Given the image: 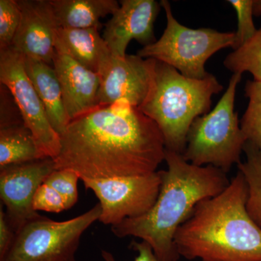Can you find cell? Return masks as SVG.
<instances>
[{
    "mask_svg": "<svg viewBox=\"0 0 261 261\" xmlns=\"http://www.w3.org/2000/svg\"><path fill=\"white\" fill-rule=\"evenodd\" d=\"M60 137L56 169L72 170L80 179L148 176L165 161L159 127L129 105L99 106L72 120Z\"/></svg>",
    "mask_w": 261,
    "mask_h": 261,
    "instance_id": "6da1fadb",
    "label": "cell"
},
{
    "mask_svg": "<svg viewBox=\"0 0 261 261\" xmlns=\"http://www.w3.org/2000/svg\"><path fill=\"white\" fill-rule=\"evenodd\" d=\"M168 169L159 171L157 200L146 214L111 226L117 238L135 237L148 243L159 259L178 261L174 244L178 228L201 201L219 195L229 185L226 173L213 166L189 163L181 154L166 149Z\"/></svg>",
    "mask_w": 261,
    "mask_h": 261,
    "instance_id": "7a4b0ae2",
    "label": "cell"
},
{
    "mask_svg": "<svg viewBox=\"0 0 261 261\" xmlns=\"http://www.w3.org/2000/svg\"><path fill=\"white\" fill-rule=\"evenodd\" d=\"M247 185L238 171L219 195L199 202L174 238L188 260L261 261V228L246 210Z\"/></svg>",
    "mask_w": 261,
    "mask_h": 261,
    "instance_id": "3957f363",
    "label": "cell"
},
{
    "mask_svg": "<svg viewBox=\"0 0 261 261\" xmlns=\"http://www.w3.org/2000/svg\"><path fill=\"white\" fill-rule=\"evenodd\" d=\"M222 90L211 73L203 80H192L155 60L150 90L138 108L159 127L166 149L182 154L192 123L210 112L213 96Z\"/></svg>",
    "mask_w": 261,
    "mask_h": 261,
    "instance_id": "277c9868",
    "label": "cell"
},
{
    "mask_svg": "<svg viewBox=\"0 0 261 261\" xmlns=\"http://www.w3.org/2000/svg\"><path fill=\"white\" fill-rule=\"evenodd\" d=\"M242 74L233 73L226 92L214 109L196 118L187 137L182 156L192 164L213 166L228 173L240 164L247 142L234 111L237 87Z\"/></svg>",
    "mask_w": 261,
    "mask_h": 261,
    "instance_id": "5b68a950",
    "label": "cell"
},
{
    "mask_svg": "<svg viewBox=\"0 0 261 261\" xmlns=\"http://www.w3.org/2000/svg\"><path fill=\"white\" fill-rule=\"evenodd\" d=\"M160 3L166 13V29L159 39L142 47L137 56L163 62L187 78L203 80L210 74L205 70L206 62L221 49L233 47L235 32L188 28L174 18L169 2Z\"/></svg>",
    "mask_w": 261,
    "mask_h": 261,
    "instance_id": "8992f818",
    "label": "cell"
},
{
    "mask_svg": "<svg viewBox=\"0 0 261 261\" xmlns=\"http://www.w3.org/2000/svg\"><path fill=\"white\" fill-rule=\"evenodd\" d=\"M100 215L99 203L68 221H55L41 215L15 232L11 247L0 261H75L82 234Z\"/></svg>",
    "mask_w": 261,
    "mask_h": 261,
    "instance_id": "52a82bcc",
    "label": "cell"
},
{
    "mask_svg": "<svg viewBox=\"0 0 261 261\" xmlns=\"http://www.w3.org/2000/svg\"><path fill=\"white\" fill-rule=\"evenodd\" d=\"M0 82L14 98L24 124L48 158L56 159L61 151V137L54 130L40 98L24 68V56L13 47L0 49Z\"/></svg>",
    "mask_w": 261,
    "mask_h": 261,
    "instance_id": "ba28073f",
    "label": "cell"
},
{
    "mask_svg": "<svg viewBox=\"0 0 261 261\" xmlns=\"http://www.w3.org/2000/svg\"><path fill=\"white\" fill-rule=\"evenodd\" d=\"M81 180L99 201V221L111 226L146 214L157 200L161 185L159 171L145 176Z\"/></svg>",
    "mask_w": 261,
    "mask_h": 261,
    "instance_id": "9c48e42d",
    "label": "cell"
},
{
    "mask_svg": "<svg viewBox=\"0 0 261 261\" xmlns=\"http://www.w3.org/2000/svg\"><path fill=\"white\" fill-rule=\"evenodd\" d=\"M55 170L56 162L51 158L0 168V198L15 232L41 216L34 211L33 200L38 188Z\"/></svg>",
    "mask_w": 261,
    "mask_h": 261,
    "instance_id": "30bf717a",
    "label": "cell"
},
{
    "mask_svg": "<svg viewBox=\"0 0 261 261\" xmlns=\"http://www.w3.org/2000/svg\"><path fill=\"white\" fill-rule=\"evenodd\" d=\"M155 60L137 55L113 56L98 92V106L127 104L140 108L148 95Z\"/></svg>",
    "mask_w": 261,
    "mask_h": 261,
    "instance_id": "8fae6325",
    "label": "cell"
},
{
    "mask_svg": "<svg viewBox=\"0 0 261 261\" xmlns=\"http://www.w3.org/2000/svg\"><path fill=\"white\" fill-rule=\"evenodd\" d=\"M20 20L11 47L24 57L53 65L59 29L50 0H18Z\"/></svg>",
    "mask_w": 261,
    "mask_h": 261,
    "instance_id": "7c38bea8",
    "label": "cell"
},
{
    "mask_svg": "<svg viewBox=\"0 0 261 261\" xmlns=\"http://www.w3.org/2000/svg\"><path fill=\"white\" fill-rule=\"evenodd\" d=\"M105 25L102 37L113 56L124 57L132 40L143 45L156 42L154 24L161 11L155 0H122Z\"/></svg>",
    "mask_w": 261,
    "mask_h": 261,
    "instance_id": "4fadbf2b",
    "label": "cell"
},
{
    "mask_svg": "<svg viewBox=\"0 0 261 261\" xmlns=\"http://www.w3.org/2000/svg\"><path fill=\"white\" fill-rule=\"evenodd\" d=\"M53 66L61 84L65 111L70 121L99 107L100 75L58 48H56Z\"/></svg>",
    "mask_w": 261,
    "mask_h": 261,
    "instance_id": "5bb4252c",
    "label": "cell"
},
{
    "mask_svg": "<svg viewBox=\"0 0 261 261\" xmlns=\"http://www.w3.org/2000/svg\"><path fill=\"white\" fill-rule=\"evenodd\" d=\"M56 48L101 77L109 68L113 58L97 29L59 28Z\"/></svg>",
    "mask_w": 261,
    "mask_h": 261,
    "instance_id": "9a60e30c",
    "label": "cell"
},
{
    "mask_svg": "<svg viewBox=\"0 0 261 261\" xmlns=\"http://www.w3.org/2000/svg\"><path fill=\"white\" fill-rule=\"evenodd\" d=\"M24 68L45 108L51 126L61 136L71 121L65 111L56 70L53 65L27 57H24Z\"/></svg>",
    "mask_w": 261,
    "mask_h": 261,
    "instance_id": "2e32d148",
    "label": "cell"
},
{
    "mask_svg": "<svg viewBox=\"0 0 261 261\" xmlns=\"http://www.w3.org/2000/svg\"><path fill=\"white\" fill-rule=\"evenodd\" d=\"M59 28H102L100 19L119 8L116 0H50Z\"/></svg>",
    "mask_w": 261,
    "mask_h": 261,
    "instance_id": "e0dca14e",
    "label": "cell"
},
{
    "mask_svg": "<svg viewBox=\"0 0 261 261\" xmlns=\"http://www.w3.org/2000/svg\"><path fill=\"white\" fill-rule=\"evenodd\" d=\"M46 158L24 123L0 128V168Z\"/></svg>",
    "mask_w": 261,
    "mask_h": 261,
    "instance_id": "ac0fdd59",
    "label": "cell"
},
{
    "mask_svg": "<svg viewBox=\"0 0 261 261\" xmlns=\"http://www.w3.org/2000/svg\"><path fill=\"white\" fill-rule=\"evenodd\" d=\"M243 152L246 161L238 166L247 185L246 210L252 221L261 228V150L247 141Z\"/></svg>",
    "mask_w": 261,
    "mask_h": 261,
    "instance_id": "d6986e66",
    "label": "cell"
},
{
    "mask_svg": "<svg viewBox=\"0 0 261 261\" xmlns=\"http://www.w3.org/2000/svg\"><path fill=\"white\" fill-rule=\"evenodd\" d=\"M224 65L233 73L249 72L254 81L261 82V25L250 40L228 55Z\"/></svg>",
    "mask_w": 261,
    "mask_h": 261,
    "instance_id": "ffe728a7",
    "label": "cell"
},
{
    "mask_svg": "<svg viewBox=\"0 0 261 261\" xmlns=\"http://www.w3.org/2000/svg\"><path fill=\"white\" fill-rule=\"evenodd\" d=\"M245 92L249 102L240 127L247 141L261 150V82L247 81Z\"/></svg>",
    "mask_w": 261,
    "mask_h": 261,
    "instance_id": "44dd1931",
    "label": "cell"
},
{
    "mask_svg": "<svg viewBox=\"0 0 261 261\" xmlns=\"http://www.w3.org/2000/svg\"><path fill=\"white\" fill-rule=\"evenodd\" d=\"M238 15V30L235 32V42L232 47L236 50L243 46L256 33L253 21L254 0H228Z\"/></svg>",
    "mask_w": 261,
    "mask_h": 261,
    "instance_id": "7402d4cb",
    "label": "cell"
},
{
    "mask_svg": "<svg viewBox=\"0 0 261 261\" xmlns=\"http://www.w3.org/2000/svg\"><path fill=\"white\" fill-rule=\"evenodd\" d=\"M80 175L69 169H56L44 182L61 194L66 204L67 210L71 208L78 201V181Z\"/></svg>",
    "mask_w": 261,
    "mask_h": 261,
    "instance_id": "603a6c76",
    "label": "cell"
},
{
    "mask_svg": "<svg viewBox=\"0 0 261 261\" xmlns=\"http://www.w3.org/2000/svg\"><path fill=\"white\" fill-rule=\"evenodd\" d=\"M20 20L18 0H0V49L11 47Z\"/></svg>",
    "mask_w": 261,
    "mask_h": 261,
    "instance_id": "cb8c5ba5",
    "label": "cell"
},
{
    "mask_svg": "<svg viewBox=\"0 0 261 261\" xmlns=\"http://www.w3.org/2000/svg\"><path fill=\"white\" fill-rule=\"evenodd\" d=\"M33 207L37 212L42 211L55 214L67 210L66 204L61 194L44 183L38 188L34 195Z\"/></svg>",
    "mask_w": 261,
    "mask_h": 261,
    "instance_id": "d4e9b609",
    "label": "cell"
},
{
    "mask_svg": "<svg viewBox=\"0 0 261 261\" xmlns=\"http://www.w3.org/2000/svg\"><path fill=\"white\" fill-rule=\"evenodd\" d=\"M24 123L20 110L9 89L0 86V128Z\"/></svg>",
    "mask_w": 261,
    "mask_h": 261,
    "instance_id": "484cf974",
    "label": "cell"
},
{
    "mask_svg": "<svg viewBox=\"0 0 261 261\" xmlns=\"http://www.w3.org/2000/svg\"><path fill=\"white\" fill-rule=\"evenodd\" d=\"M15 231L11 227L6 214L3 211V205L0 206V259L5 256L9 250L14 240Z\"/></svg>",
    "mask_w": 261,
    "mask_h": 261,
    "instance_id": "4316f807",
    "label": "cell"
},
{
    "mask_svg": "<svg viewBox=\"0 0 261 261\" xmlns=\"http://www.w3.org/2000/svg\"><path fill=\"white\" fill-rule=\"evenodd\" d=\"M130 248L138 252V255L134 261H166L159 259L154 253L153 250L148 243L145 241L137 243L133 241L130 245ZM102 256L106 261H116L112 254L109 252L102 251Z\"/></svg>",
    "mask_w": 261,
    "mask_h": 261,
    "instance_id": "83f0119b",
    "label": "cell"
},
{
    "mask_svg": "<svg viewBox=\"0 0 261 261\" xmlns=\"http://www.w3.org/2000/svg\"><path fill=\"white\" fill-rule=\"evenodd\" d=\"M253 12L255 16L261 15V0H254Z\"/></svg>",
    "mask_w": 261,
    "mask_h": 261,
    "instance_id": "f1b7e54d",
    "label": "cell"
}]
</instances>
